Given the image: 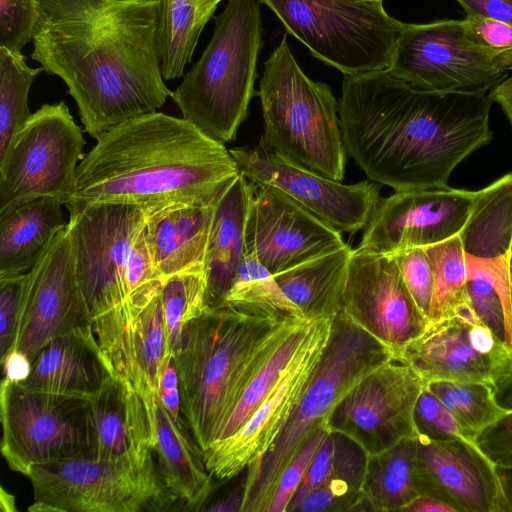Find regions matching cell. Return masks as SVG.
Wrapping results in <instances>:
<instances>
[{"mask_svg":"<svg viewBox=\"0 0 512 512\" xmlns=\"http://www.w3.org/2000/svg\"><path fill=\"white\" fill-rule=\"evenodd\" d=\"M155 279L161 278L155 268L144 225L133 243L126 265L125 288L127 297L140 286Z\"/></svg>","mask_w":512,"mask_h":512,"instance_id":"681fc988","label":"cell"},{"mask_svg":"<svg viewBox=\"0 0 512 512\" xmlns=\"http://www.w3.org/2000/svg\"><path fill=\"white\" fill-rule=\"evenodd\" d=\"M97 458L118 457L157 444L154 409L134 389L111 377L90 399Z\"/></svg>","mask_w":512,"mask_h":512,"instance_id":"484cf974","label":"cell"},{"mask_svg":"<svg viewBox=\"0 0 512 512\" xmlns=\"http://www.w3.org/2000/svg\"><path fill=\"white\" fill-rule=\"evenodd\" d=\"M414 424L417 435L432 440L442 441L454 438L471 440L451 412L426 386L415 405Z\"/></svg>","mask_w":512,"mask_h":512,"instance_id":"7bdbcfd3","label":"cell"},{"mask_svg":"<svg viewBox=\"0 0 512 512\" xmlns=\"http://www.w3.org/2000/svg\"><path fill=\"white\" fill-rule=\"evenodd\" d=\"M496 404L505 413L512 412V369L492 384Z\"/></svg>","mask_w":512,"mask_h":512,"instance_id":"9f6ffc18","label":"cell"},{"mask_svg":"<svg viewBox=\"0 0 512 512\" xmlns=\"http://www.w3.org/2000/svg\"><path fill=\"white\" fill-rule=\"evenodd\" d=\"M205 265H196L162 279L163 306L168 349L174 353L183 326L199 316L206 306Z\"/></svg>","mask_w":512,"mask_h":512,"instance_id":"f35d334b","label":"cell"},{"mask_svg":"<svg viewBox=\"0 0 512 512\" xmlns=\"http://www.w3.org/2000/svg\"><path fill=\"white\" fill-rule=\"evenodd\" d=\"M459 237L466 256L474 259L495 261L512 253V173L475 191Z\"/></svg>","mask_w":512,"mask_h":512,"instance_id":"4dcf8cb0","label":"cell"},{"mask_svg":"<svg viewBox=\"0 0 512 512\" xmlns=\"http://www.w3.org/2000/svg\"><path fill=\"white\" fill-rule=\"evenodd\" d=\"M218 200L176 204L146 212V235L161 279L205 265Z\"/></svg>","mask_w":512,"mask_h":512,"instance_id":"d4e9b609","label":"cell"},{"mask_svg":"<svg viewBox=\"0 0 512 512\" xmlns=\"http://www.w3.org/2000/svg\"><path fill=\"white\" fill-rule=\"evenodd\" d=\"M475 443L493 462L512 456V412L482 430Z\"/></svg>","mask_w":512,"mask_h":512,"instance_id":"f907efd6","label":"cell"},{"mask_svg":"<svg viewBox=\"0 0 512 512\" xmlns=\"http://www.w3.org/2000/svg\"><path fill=\"white\" fill-rule=\"evenodd\" d=\"M332 320L321 317L311 321L302 346L273 391L236 432L214 441L202 453L212 477L229 480L239 475L273 444L314 374L328 342Z\"/></svg>","mask_w":512,"mask_h":512,"instance_id":"ac0fdd59","label":"cell"},{"mask_svg":"<svg viewBox=\"0 0 512 512\" xmlns=\"http://www.w3.org/2000/svg\"><path fill=\"white\" fill-rule=\"evenodd\" d=\"M494 466L508 510L512 512V456L495 461Z\"/></svg>","mask_w":512,"mask_h":512,"instance_id":"6f0895ef","label":"cell"},{"mask_svg":"<svg viewBox=\"0 0 512 512\" xmlns=\"http://www.w3.org/2000/svg\"><path fill=\"white\" fill-rule=\"evenodd\" d=\"M230 153L247 180L279 190L341 233L364 229L381 199L373 182L330 179L280 154L262 136L256 146Z\"/></svg>","mask_w":512,"mask_h":512,"instance_id":"2e32d148","label":"cell"},{"mask_svg":"<svg viewBox=\"0 0 512 512\" xmlns=\"http://www.w3.org/2000/svg\"><path fill=\"white\" fill-rule=\"evenodd\" d=\"M402 278L420 311L427 318L433 296V269L424 247L394 253Z\"/></svg>","mask_w":512,"mask_h":512,"instance_id":"ee69618b","label":"cell"},{"mask_svg":"<svg viewBox=\"0 0 512 512\" xmlns=\"http://www.w3.org/2000/svg\"><path fill=\"white\" fill-rule=\"evenodd\" d=\"M245 482V479H244ZM244 483L241 487L231 491L229 495L215 503L211 507H207V511H240L243 499Z\"/></svg>","mask_w":512,"mask_h":512,"instance_id":"91938a15","label":"cell"},{"mask_svg":"<svg viewBox=\"0 0 512 512\" xmlns=\"http://www.w3.org/2000/svg\"><path fill=\"white\" fill-rule=\"evenodd\" d=\"M424 387L422 377L395 355L349 391L326 428L351 439L367 456L381 453L417 437L414 409Z\"/></svg>","mask_w":512,"mask_h":512,"instance_id":"9a60e30c","label":"cell"},{"mask_svg":"<svg viewBox=\"0 0 512 512\" xmlns=\"http://www.w3.org/2000/svg\"><path fill=\"white\" fill-rule=\"evenodd\" d=\"M64 204L40 197L0 216V277L29 272L68 222Z\"/></svg>","mask_w":512,"mask_h":512,"instance_id":"83f0119b","label":"cell"},{"mask_svg":"<svg viewBox=\"0 0 512 512\" xmlns=\"http://www.w3.org/2000/svg\"><path fill=\"white\" fill-rule=\"evenodd\" d=\"M312 320L293 332L260 367L246 386L217 440L236 432L273 391L302 346Z\"/></svg>","mask_w":512,"mask_h":512,"instance_id":"ab89813d","label":"cell"},{"mask_svg":"<svg viewBox=\"0 0 512 512\" xmlns=\"http://www.w3.org/2000/svg\"><path fill=\"white\" fill-rule=\"evenodd\" d=\"M313 56L344 75L387 70L405 23L383 0H260Z\"/></svg>","mask_w":512,"mask_h":512,"instance_id":"9c48e42d","label":"cell"},{"mask_svg":"<svg viewBox=\"0 0 512 512\" xmlns=\"http://www.w3.org/2000/svg\"><path fill=\"white\" fill-rule=\"evenodd\" d=\"M335 452L336 434L329 431L310 461L286 512L296 511L300 503L323 483L333 467Z\"/></svg>","mask_w":512,"mask_h":512,"instance_id":"c3c4849f","label":"cell"},{"mask_svg":"<svg viewBox=\"0 0 512 512\" xmlns=\"http://www.w3.org/2000/svg\"><path fill=\"white\" fill-rule=\"evenodd\" d=\"M66 206L77 278L93 320L126 300V265L146 212L123 202Z\"/></svg>","mask_w":512,"mask_h":512,"instance_id":"4fadbf2b","label":"cell"},{"mask_svg":"<svg viewBox=\"0 0 512 512\" xmlns=\"http://www.w3.org/2000/svg\"><path fill=\"white\" fill-rule=\"evenodd\" d=\"M328 432L326 427H322L313 433L285 467L274 489L268 512H286L310 461Z\"/></svg>","mask_w":512,"mask_h":512,"instance_id":"bcb514c9","label":"cell"},{"mask_svg":"<svg viewBox=\"0 0 512 512\" xmlns=\"http://www.w3.org/2000/svg\"><path fill=\"white\" fill-rule=\"evenodd\" d=\"M38 2L31 58L65 82L90 136L171 97L158 52L159 0Z\"/></svg>","mask_w":512,"mask_h":512,"instance_id":"6da1fadb","label":"cell"},{"mask_svg":"<svg viewBox=\"0 0 512 512\" xmlns=\"http://www.w3.org/2000/svg\"><path fill=\"white\" fill-rule=\"evenodd\" d=\"M216 8L203 0H159L157 43L165 80L183 75Z\"/></svg>","mask_w":512,"mask_h":512,"instance_id":"d6a6232c","label":"cell"},{"mask_svg":"<svg viewBox=\"0 0 512 512\" xmlns=\"http://www.w3.org/2000/svg\"><path fill=\"white\" fill-rule=\"evenodd\" d=\"M425 386L474 442L482 430L505 414L496 404L492 385L488 383L439 379L426 382Z\"/></svg>","mask_w":512,"mask_h":512,"instance_id":"74e56055","label":"cell"},{"mask_svg":"<svg viewBox=\"0 0 512 512\" xmlns=\"http://www.w3.org/2000/svg\"><path fill=\"white\" fill-rule=\"evenodd\" d=\"M353 249L346 244L274 275L307 319L334 318L342 310Z\"/></svg>","mask_w":512,"mask_h":512,"instance_id":"f546056e","label":"cell"},{"mask_svg":"<svg viewBox=\"0 0 512 512\" xmlns=\"http://www.w3.org/2000/svg\"><path fill=\"white\" fill-rule=\"evenodd\" d=\"M260 46L258 2L229 0L200 59L172 91L183 118L219 142L233 141L254 94Z\"/></svg>","mask_w":512,"mask_h":512,"instance_id":"8992f818","label":"cell"},{"mask_svg":"<svg viewBox=\"0 0 512 512\" xmlns=\"http://www.w3.org/2000/svg\"><path fill=\"white\" fill-rule=\"evenodd\" d=\"M474 197V191L449 186L395 191L380 199L357 248L394 254L459 235L468 220Z\"/></svg>","mask_w":512,"mask_h":512,"instance_id":"7402d4cb","label":"cell"},{"mask_svg":"<svg viewBox=\"0 0 512 512\" xmlns=\"http://www.w3.org/2000/svg\"><path fill=\"white\" fill-rule=\"evenodd\" d=\"M96 140L77 167L68 203L123 202L150 212L212 202L240 173L224 143L162 112L128 120Z\"/></svg>","mask_w":512,"mask_h":512,"instance_id":"3957f363","label":"cell"},{"mask_svg":"<svg viewBox=\"0 0 512 512\" xmlns=\"http://www.w3.org/2000/svg\"><path fill=\"white\" fill-rule=\"evenodd\" d=\"M158 392L161 403L172 418L177 423L183 424L180 417L181 407L178 375L174 357L171 353H168L162 362L158 377Z\"/></svg>","mask_w":512,"mask_h":512,"instance_id":"816d5d0a","label":"cell"},{"mask_svg":"<svg viewBox=\"0 0 512 512\" xmlns=\"http://www.w3.org/2000/svg\"><path fill=\"white\" fill-rule=\"evenodd\" d=\"M419 495H431L458 512H509L494 462L469 439L415 438Z\"/></svg>","mask_w":512,"mask_h":512,"instance_id":"603a6c76","label":"cell"},{"mask_svg":"<svg viewBox=\"0 0 512 512\" xmlns=\"http://www.w3.org/2000/svg\"><path fill=\"white\" fill-rule=\"evenodd\" d=\"M487 94L415 89L388 70L344 75V146L369 180L412 191L447 187L454 168L492 140Z\"/></svg>","mask_w":512,"mask_h":512,"instance_id":"7a4b0ae2","label":"cell"},{"mask_svg":"<svg viewBox=\"0 0 512 512\" xmlns=\"http://www.w3.org/2000/svg\"><path fill=\"white\" fill-rule=\"evenodd\" d=\"M85 143L64 101L32 113L0 159V216L40 197L66 205Z\"/></svg>","mask_w":512,"mask_h":512,"instance_id":"8fae6325","label":"cell"},{"mask_svg":"<svg viewBox=\"0 0 512 512\" xmlns=\"http://www.w3.org/2000/svg\"><path fill=\"white\" fill-rule=\"evenodd\" d=\"M501 278L508 311L512 322V253L508 255L503 261Z\"/></svg>","mask_w":512,"mask_h":512,"instance_id":"94428289","label":"cell"},{"mask_svg":"<svg viewBox=\"0 0 512 512\" xmlns=\"http://www.w3.org/2000/svg\"><path fill=\"white\" fill-rule=\"evenodd\" d=\"M22 53L0 47V159L13 138L32 116L28 94L43 68L27 65Z\"/></svg>","mask_w":512,"mask_h":512,"instance_id":"d590c367","label":"cell"},{"mask_svg":"<svg viewBox=\"0 0 512 512\" xmlns=\"http://www.w3.org/2000/svg\"><path fill=\"white\" fill-rule=\"evenodd\" d=\"M92 330V317L77 278L67 226L27 272L12 349L30 360L50 340Z\"/></svg>","mask_w":512,"mask_h":512,"instance_id":"d6986e66","label":"cell"},{"mask_svg":"<svg viewBox=\"0 0 512 512\" xmlns=\"http://www.w3.org/2000/svg\"><path fill=\"white\" fill-rule=\"evenodd\" d=\"M342 312L398 354L427 326L394 254L353 249Z\"/></svg>","mask_w":512,"mask_h":512,"instance_id":"44dd1931","label":"cell"},{"mask_svg":"<svg viewBox=\"0 0 512 512\" xmlns=\"http://www.w3.org/2000/svg\"><path fill=\"white\" fill-rule=\"evenodd\" d=\"M221 305L254 316L305 319L300 308L282 291L274 275L254 256L247 254H244Z\"/></svg>","mask_w":512,"mask_h":512,"instance_id":"e575fe53","label":"cell"},{"mask_svg":"<svg viewBox=\"0 0 512 512\" xmlns=\"http://www.w3.org/2000/svg\"><path fill=\"white\" fill-rule=\"evenodd\" d=\"M335 434V459L329 475L300 503L296 511H364L362 484L367 455L351 439Z\"/></svg>","mask_w":512,"mask_h":512,"instance_id":"836d02e7","label":"cell"},{"mask_svg":"<svg viewBox=\"0 0 512 512\" xmlns=\"http://www.w3.org/2000/svg\"><path fill=\"white\" fill-rule=\"evenodd\" d=\"M258 94L267 143L288 159L342 181L347 152L339 102L327 84L302 71L286 36L264 63Z\"/></svg>","mask_w":512,"mask_h":512,"instance_id":"52a82bcc","label":"cell"},{"mask_svg":"<svg viewBox=\"0 0 512 512\" xmlns=\"http://www.w3.org/2000/svg\"><path fill=\"white\" fill-rule=\"evenodd\" d=\"M415 438L367 456L362 484L364 511H402L419 495L414 473Z\"/></svg>","mask_w":512,"mask_h":512,"instance_id":"1f68e13d","label":"cell"},{"mask_svg":"<svg viewBox=\"0 0 512 512\" xmlns=\"http://www.w3.org/2000/svg\"><path fill=\"white\" fill-rule=\"evenodd\" d=\"M203 1L210 3V4L218 5L223 0H203Z\"/></svg>","mask_w":512,"mask_h":512,"instance_id":"be15d7a7","label":"cell"},{"mask_svg":"<svg viewBox=\"0 0 512 512\" xmlns=\"http://www.w3.org/2000/svg\"><path fill=\"white\" fill-rule=\"evenodd\" d=\"M38 0H0V47L21 53L33 39Z\"/></svg>","mask_w":512,"mask_h":512,"instance_id":"b9f144b4","label":"cell"},{"mask_svg":"<svg viewBox=\"0 0 512 512\" xmlns=\"http://www.w3.org/2000/svg\"><path fill=\"white\" fill-rule=\"evenodd\" d=\"M387 70L421 91L467 94H487L508 73L451 19L405 23Z\"/></svg>","mask_w":512,"mask_h":512,"instance_id":"7c38bea8","label":"cell"},{"mask_svg":"<svg viewBox=\"0 0 512 512\" xmlns=\"http://www.w3.org/2000/svg\"><path fill=\"white\" fill-rule=\"evenodd\" d=\"M26 477L34 496L30 512H159L180 506L154 449L37 464Z\"/></svg>","mask_w":512,"mask_h":512,"instance_id":"ba28073f","label":"cell"},{"mask_svg":"<svg viewBox=\"0 0 512 512\" xmlns=\"http://www.w3.org/2000/svg\"><path fill=\"white\" fill-rule=\"evenodd\" d=\"M466 16H483L512 25V0H456Z\"/></svg>","mask_w":512,"mask_h":512,"instance_id":"f5cc1de1","label":"cell"},{"mask_svg":"<svg viewBox=\"0 0 512 512\" xmlns=\"http://www.w3.org/2000/svg\"><path fill=\"white\" fill-rule=\"evenodd\" d=\"M0 491L1 510L5 512L17 511L14 495L6 491L3 486H1Z\"/></svg>","mask_w":512,"mask_h":512,"instance_id":"6125c7cd","label":"cell"},{"mask_svg":"<svg viewBox=\"0 0 512 512\" xmlns=\"http://www.w3.org/2000/svg\"><path fill=\"white\" fill-rule=\"evenodd\" d=\"M0 418L2 456L24 476L37 464L96 457L88 398L33 390L3 378Z\"/></svg>","mask_w":512,"mask_h":512,"instance_id":"30bf717a","label":"cell"},{"mask_svg":"<svg viewBox=\"0 0 512 512\" xmlns=\"http://www.w3.org/2000/svg\"><path fill=\"white\" fill-rule=\"evenodd\" d=\"M310 319L261 317L220 305L183 326L173 353L180 407L202 453L217 440L246 386Z\"/></svg>","mask_w":512,"mask_h":512,"instance_id":"277c9868","label":"cell"},{"mask_svg":"<svg viewBox=\"0 0 512 512\" xmlns=\"http://www.w3.org/2000/svg\"><path fill=\"white\" fill-rule=\"evenodd\" d=\"M157 444L154 448L164 482L177 498L181 509L202 510L212 491V476L207 471L202 451L193 446L183 424L177 423L155 399Z\"/></svg>","mask_w":512,"mask_h":512,"instance_id":"f1b7e54d","label":"cell"},{"mask_svg":"<svg viewBox=\"0 0 512 512\" xmlns=\"http://www.w3.org/2000/svg\"><path fill=\"white\" fill-rule=\"evenodd\" d=\"M27 273L0 277V353L13 348L19 309Z\"/></svg>","mask_w":512,"mask_h":512,"instance_id":"7dc6e473","label":"cell"},{"mask_svg":"<svg viewBox=\"0 0 512 512\" xmlns=\"http://www.w3.org/2000/svg\"><path fill=\"white\" fill-rule=\"evenodd\" d=\"M458 512L447 502L431 496L420 494L410 501L401 512Z\"/></svg>","mask_w":512,"mask_h":512,"instance_id":"11a10c76","label":"cell"},{"mask_svg":"<svg viewBox=\"0 0 512 512\" xmlns=\"http://www.w3.org/2000/svg\"><path fill=\"white\" fill-rule=\"evenodd\" d=\"M162 279L133 291L92 320L100 354L112 377L139 393L154 409L158 377L169 352L161 299Z\"/></svg>","mask_w":512,"mask_h":512,"instance_id":"5bb4252c","label":"cell"},{"mask_svg":"<svg viewBox=\"0 0 512 512\" xmlns=\"http://www.w3.org/2000/svg\"><path fill=\"white\" fill-rule=\"evenodd\" d=\"M488 96L500 105L512 127V76L495 86Z\"/></svg>","mask_w":512,"mask_h":512,"instance_id":"680465c9","label":"cell"},{"mask_svg":"<svg viewBox=\"0 0 512 512\" xmlns=\"http://www.w3.org/2000/svg\"><path fill=\"white\" fill-rule=\"evenodd\" d=\"M424 248L431 261L434 279L428 315V322H431L453 310L463 299L468 269L459 235Z\"/></svg>","mask_w":512,"mask_h":512,"instance_id":"60d3db41","label":"cell"},{"mask_svg":"<svg viewBox=\"0 0 512 512\" xmlns=\"http://www.w3.org/2000/svg\"><path fill=\"white\" fill-rule=\"evenodd\" d=\"M503 260L483 261L466 256L468 278L463 297L478 319L512 351V328L501 283Z\"/></svg>","mask_w":512,"mask_h":512,"instance_id":"8d00e7d4","label":"cell"},{"mask_svg":"<svg viewBox=\"0 0 512 512\" xmlns=\"http://www.w3.org/2000/svg\"><path fill=\"white\" fill-rule=\"evenodd\" d=\"M395 353L344 312L332 320L328 342L290 418L266 453L246 470L240 512H268L278 479L308 438L364 377Z\"/></svg>","mask_w":512,"mask_h":512,"instance_id":"5b68a950","label":"cell"},{"mask_svg":"<svg viewBox=\"0 0 512 512\" xmlns=\"http://www.w3.org/2000/svg\"><path fill=\"white\" fill-rule=\"evenodd\" d=\"M92 330L58 336L31 360L29 377L22 386L90 399L111 378Z\"/></svg>","mask_w":512,"mask_h":512,"instance_id":"cb8c5ba5","label":"cell"},{"mask_svg":"<svg viewBox=\"0 0 512 512\" xmlns=\"http://www.w3.org/2000/svg\"><path fill=\"white\" fill-rule=\"evenodd\" d=\"M250 182L239 173L219 198L206 257V306L221 305L244 257Z\"/></svg>","mask_w":512,"mask_h":512,"instance_id":"4316f807","label":"cell"},{"mask_svg":"<svg viewBox=\"0 0 512 512\" xmlns=\"http://www.w3.org/2000/svg\"><path fill=\"white\" fill-rule=\"evenodd\" d=\"M467 37L489 52L505 70H512V25L483 16H466Z\"/></svg>","mask_w":512,"mask_h":512,"instance_id":"f6af8a7d","label":"cell"},{"mask_svg":"<svg viewBox=\"0 0 512 512\" xmlns=\"http://www.w3.org/2000/svg\"><path fill=\"white\" fill-rule=\"evenodd\" d=\"M1 363L3 365L4 378L12 382L21 383L30 375L31 360L25 353L17 349L9 350L1 358Z\"/></svg>","mask_w":512,"mask_h":512,"instance_id":"db71d44e","label":"cell"},{"mask_svg":"<svg viewBox=\"0 0 512 512\" xmlns=\"http://www.w3.org/2000/svg\"><path fill=\"white\" fill-rule=\"evenodd\" d=\"M249 182L244 254L273 275L346 245L341 232L279 190Z\"/></svg>","mask_w":512,"mask_h":512,"instance_id":"ffe728a7","label":"cell"},{"mask_svg":"<svg viewBox=\"0 0 512 512\" xmlns=\"http://www.w3.org/2000/svg\"><path fill=\"white\" fill-rule=\"evenodd\" d=\"M426 382L456 380L492 385L512 369V351L463 299L398 354Z\"/></svg>","mask_w":512,"mask_h":512,"instance_id":"e0dca14e","label":"cell"}]
</instances>
